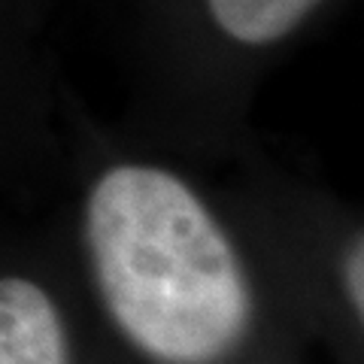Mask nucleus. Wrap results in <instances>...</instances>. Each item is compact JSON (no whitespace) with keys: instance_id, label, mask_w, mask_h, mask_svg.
<instances>
[{"instance_id":"nucleus-1","label":"nucleus","mask_w":364,"mask_h":364,"mask_svg":"<svg viewBox=\"0 0 364 364\" xmlns=\"http://www.w3.org/2000/svg\"><path fill=\"white\" fill-rule=\"evenodd\" d=\"M95 282L119 331L158 364H219L252 325L231 240L179 176L116 164L85 203Z\"/></svg>"},{"instance_id":"nucleus-4","label":"nucleus","mask_w":364,"mask_h":364,"mask_svg":"<svg viewBox=\"0 0 364 364\" xmlns=\"http://www.w3.org/2000/svg\"><path fill=\"white\" fill-rule=\"evenodd\" d=\"M343 286H346V298L352 304L355 316L364 313V249H361V237H355L346 252L343 261Z\"/></svg>"},{"instance_id":"nucleus-2","label":"nucleus","mask_w":364,"mask_h":364,"mask_svg":"<svg viewBox=\"0 0 364 364\" xmlns=\"http://www.w3.org/2000/svg\"><path fill=\"white\" fill-rule=\"evenodd\" d=\"M0 364H70L58 306L21 277H0Z\"/></svg>"},{"instance_id":"nucleus-3","label":"nucleus","mask_w":364,"mask_h":364,"mask_svg":"<svg viewBox=\"0 0 364 364\" xmlns=\"http://www.w3.org/2000/svg\"><path fill=\"white\" fill-rule=\"evenodd\" d=\"M213 25L240 46H273L322 0H203Z\"/></svg>"}]
</instances>
